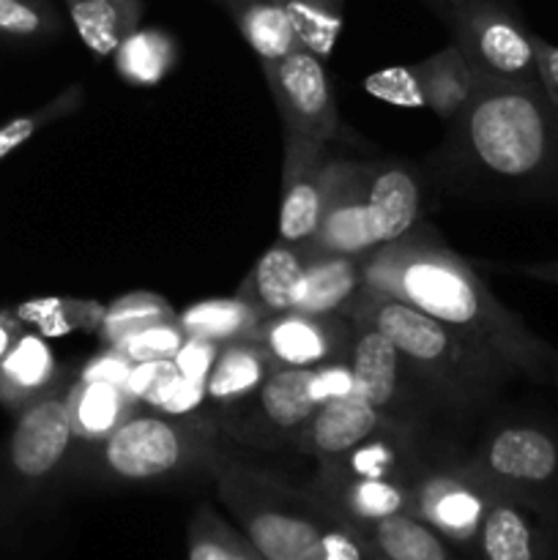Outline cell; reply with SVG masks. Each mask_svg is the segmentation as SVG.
<instances>
[{"label": "cell", "instance_id": "46", "mask_svg": "<svg viewBox=\"0 0 558 560\" xmlns=\"http://www.w3.org/2000/svg\"><path fill=\"white\" fill-rule=\"evenodd\" d=\"M520 273L531 279H539V282L547 284H558V260H547V262H534V266H523Z\"/></svg>", "mask_w": 558, "mask_h": 560}, {"label": "cell", "instance_id": "23", "mask_svg": "<svg viewBox=\"0 0 558 560\" xmlns=\"http://www.w3.org/2000/svg\"><path fill=\"white\" fill-rule=\"evenodd\" d=\"M301 273H304V255L301 246L277 241L266 255L252 268L244 284V299L260 312L263 317L290 312L295 304Z\"/></svg>", "mask_w": 558, "mask_h": 560}, {"label": "cell", "instance_id": "6", "mask_svg": "<svg viewBox=\"0 0 558 560\" xmlns=\"http://www.w3.org/2000/svg\"><path fill=\"white\" fill-rule=\"evenodd\" d=\"M465 463L496 490L528 503L547 523H558V430L531 421L503 424Z\"/></svg>", "mask_w": 558, "mask_h": 560}, {"label": "cell", "instance_id": "43", "mask_svg": "<svg viewBox=\"0 0 558 560\" xmlns=\"http://www.w3.org/2000/svg\"><path fill=\"white\" fill-rule=\"evenodd\" d=\"M131 361L126 359L120 350L107 348L104 353H98L96 359H91L85 364V370L80 372L82 383H115V386H126V377H129Z\"/></svg>", "mask_w": 558, "mask_h": 560}, {"label": "cell", "instance_id": "17", "mask_svg": "<svg viewBox=\"0 0 558 560\" xmlns=\"http://www.w3.org/2000/svg\"><path fill=\"white\" fill-rule=\"evenodd\" d=\"M337 517L367 528L381 520L410 514V485L397 479H350L317 470V479L310 487Z\"/></svg>", "mask_w": 558, "mask_h": 560}, {"label": "cell", "instance_id": "40", "mask_svg": "<svg viewBox=\"0 0 558 560\" xmlns=\"http://www.w3.org/2000/svg\"><path fill=\"white\" fill-rule=\"evenodd\" d=\"M219 350H222V345L208 342V339L200 337H186L184 345L178 348V353L173 355V364L181 375L206 386L208 375H211L213 364H217L219 359Z\"/></svg>", "mask_w": 558, "mask_h": 560}, {"label": "cell", "instance_id": "33", "mask_svg": "<svg viewBox=\"0 0 558 560\" xmlns=\"http://www.w3.org/2000/svg\"><path fill=\"white\" fill-rule=\"evenodd\" d=\"M104 315H107V306L80 299H33L16 310L22 323L36 326L47 339L66 337L71 331H98Z\"/></svg>", "mask_w": 558, "mask_h": 560}, {"label": "cell", "instance_id": "44", "mask_svg": "<svg viewBox=\"0 0 558 560\" xmlns=\"http://www.w3.org/2000/svg\"><path fill=\"white\" fill-rule=\"evenodd\" d=\"M534 38V55H536V71H539V82L545 96L558 107V44L545 42L539 36Z\"/></svg>", "mask_w": 558, "mask_h": 560}, {"label": "cell", "instance_id": "26", "mask_svg": "<svg viewBox=\"0 0 558 560\" xmlns=\"http://www.w3.org/2000/svg\"><path fill=\"white\" fill-rule=\"evenodd\" d=\"M427 107L452 124L479 91L476 74L454 44L419 63Z\"/></svg>", "mask_w": 558, "mask_h": 560}, {"label": "cell", "instance_id": "4", "mask_svg": "<svg viewBox=\"0 0 558 560\" xmlns=\"http://www.w3.org/2000/svg\"><path fill=\"white\" fill-rule=\"evenodd\" d=\"M211 474L222 506L266 560H304L339 520L312 490H295L235 459L219 457Z\"/></svg>", "mask_w": 558, "mask_h": 560}, {"label": "cell", "instance_id": "32", "mask_svg": "<svg viewBox=\"0 0 558 560\" xmlns=\"http://www.w3.org/2000/svg\"><path fill=\"white\" fill-rule=\"evenodd\" d=\"M239 25L249 47L255 49L263 63H274L301 47L295 27L290 22L288 11L279 3H266V0H252L239 11Z\"/></svg>", "mask_w": 558, "mask_h": 560}, {"label": "cell", "instance_id": "25", "mask_svg": "<svg viewBox=\"0 0 558 560\" xmlns=\"http://www.w3.org/2000/svg\"><path fill=\"white\" fill-rule=\"evenodd\" d=\"M77 36L98 58L115 55L126 36L137 31L140 0H66Z\"/></svg>", "mask_w": 558, "mask_h": 560}, {"label": "cell", "instance_id": "2", "mask_svg": "<svg viewBox=\"0 0 558 560\" xmlns=\"http://www.w3.org/2000/svg\"><path fill=\"white\" fill-rule=\"evenodd\" d=\"M452 175L501 191H558V107L545 91L485 85L452 120Z\"/></svg>", "mask_w": 558, "mask_h": 560}, {"label": "cell", "instance_id": "31", "mask_svg": "<svg viewBox=\"0 0 558 560\" xmlns=\"http://www.w3.org/2000/svg\"><path fill=\"white\" fill-rule=\"evenodd\" d=\"M115 69L129 85H159L175 66V42L164 31H135L115 49Z\"/></svg>", "mask_w": 558, "mask_h": 560}, {"label": "cell", "instance_id": "16", "mask_svg": "<svg viewBox=\"0 0 558 560\" xmlns=\"http://www.w3.org/2000/svg\"><path fill=\"white\" fill-rule=\"evenodd\" d=\"M392 421L394 419H388L383 410L361 399L359 394H348V397L323 402L306 421L304 430L295 435L293 448L323 463V459H334L356 448Z\"/></svg>", "mask_w": 558, "mask_h": 560}, {"label": "cell", "instance_id": "10", "mask_svg": "<svg viewBox=\"0 0 558 560\" xmlns=\"http://www.w3.org/2000/svg\"><path fill=\"white\" fill-rule=\"evenodd\" d=\"M263 69L277 98L284 131L315 142H328L337 135V104H334L332 82L317 55L299 47L282 60L263 63Z\"/></svg>", "mask_w": 558, "mask_h": 560}, {"label": "cell", "instance_id": "30", "mask_svg": "<svg viewBox=\"0 0 558 560\" xmlns=\"http://www.w3.org/2000/svg\"><path fill=\"white\" fill-rule=\"evenodd\" d=\"M186 560H266L213 506L202 503L186 530Z\"/></svg>", "mask_w": 558, "mask_h": 560}, {"label": "cell", "instance_id": "3", "mask_svg": "<svg viewBox=\"0 0 558 560\" xmlns=\"http://www.w3.org/2000/svg\"><path fill=\"white\" fill-rule=\"evenodd\" d=\"M342 315L356 326H372L386 334L403 355L410 377L427 383L452 402H481L509 377H518V372L487 345L364 284Z\"/></svg>", "mask_w": 558, "mask_h": 560}, {"label": "cell", "instance_id": "1", "mask_svg": "<svg viewBox=\"0 0 558 560\" xmlns=\"http://www.w3.org/2000/svg\"><path fill=\"white\" fill-rule=\"evenodd\" d=\"M361 284L487 345L518 377L558 386V350L536 337L487 290L463 257L432 235L410 230L372 249L361 260Z\"/></svg>", "mask_w": 558, "mask_h": 560}, {"label": "cell", "instance_id": "37", "mask_svg": "<svg viewBox=\"0 0 558 560\" xmlns=\"http://www.w3.org/2000/svg\"><path fill=\"white\" fill-rule=\"evenodd\" d=\"M206 397V386L184 377L173 364V370L146 394L142 405H148V408L164 416H189L197 413V408H200Z\"/></svg>", "mask_w": 558, "mask_h": 560}, {"label": "cell", "instance_id": "13", "mask_svg": "<svg viewBox=\"0 0 558 560\" xmlns=\"http://www.w3.org/2000/svg\"><path fill=\"white\" fill-rule=\"evenodd\" d=\"M326 142L284 131L282 208H279V241L304 246L321 222L323 189H326Z\"/></svg>", "mask_w": 558, "mask_h": 560}, {"label": "cell", "instance_id": "29", "mask_svg": "<svg viewBox=\"0 0 558 560\" xmlns=\"http://www.w3.org/2000/svg\"><path fill=\"white\" fill-rule=\"evenodd\" d=\"M55 370V355L44 337L25 334L0 359V399L14 405L44 392L53 383Z\"/></svg>", "mask_w": 558, "mask_h": 560}, {"label": "cell", "instance_id": "35", "mask_svg": "<svg viewBox=\"0 0 558 560\" xmlns=\"http://www.w3.org/2000/svg\"><path fill=\"white\" fill-rule=\"evenodd\" d=\"M173 320H178V315H175L173 306H170L162 295L129 293L120 295L115 304L107 306V315H104L98 334H102V339L107 342V348H115L120 339L131 337V334L142 331V328Z\"/></svg>", "mask_w": 558, "mask_h": 560}, {"label": "cell", "instance_id": "15", "mask_svg": "<svg viewBox=\"0 0 558 560\" xmlns=\"http://www.w3.org/2000/svg\"><path fill=\"white\" fill-rule=\"evenodd\" d=\"M550 525L528 503L496 490L476 547L481 560H550Z\"/></svg>", "mask_w": 558, "mask_h": 560}, {"label": "cell", "instance_id": "47", "mask_svg": "<svg viewBox=\"0 0 558 560\" xmlns=\"http://www.w3.org/2000/svg\"><path fill=\"white\" fill-rule=\"evenodd\" d=\"M11 345H14V323L0 315V359L9 353Z\"/></svg>", "mask_w": 558, "mask_h": 560}, {"label": "cell", "instance_id": "38", "mask_svg": "<svg viewBox=\"0 0 558 560\" xmlns=\"http://www.w3.org/2000/svg\"><path fill=\"white\" fill-rule=\"evenodd\" d=\"M304 560H377V552L364 528L339 517Z\"/></svg>", "mask_w": 558, "mask_h": 560}, {"label": "cell", "instance_id": "20", "mask_svg": "<svg viewBox=\"0 0 558 560\" xmlns=\"http://www.w3.org/2000/svg\"><path fill=\"white\" fill-rule=\"evenodd\" d=\"M321 470L334 476H350V479H397L414 485L421 468L414 463L408 432H403L392 421L350 452L334 459H323Z\"/></svg>", "mask_w": 558, "mask_h": 560}, {"label": "cell", "instance_id": "45", "mask_svg": "<svg viewBox=\"0 0 558 560\" xmlns=\"http://www.w3.org/2000/svg\"><path fill=\"white\" fill-rule=\"evenodd\" d=\"M55 109H49V113H55ZM47 115H25V118H14V120H9L5 126H0V162H3L9 153H14L22 142L31 140V137L38 131V126L44 124V118H47Z\"/></svg>", "mask_w": 558, "mask_h": 560}, {"label": "cell", "instance_id": "8", "mask_svg": "<svg viewBox=\"0 0 558 560\" xmlns=\"http://www.w3.org/2000/svg\"><path fill=\"white\" fill-rule=\"evenodd\" d=\"M317 408L321 405L312 397V370L274 366L257 392L219 408V427L246 446H293L295 435Z\"/></svg>", "mask_w": 558, "mask_h": 560}, {"label": "cell", "instance_id": "5", "mask_svg": "<svg viewBox=\"0 0 558 560\" xmlns=\"http://www.w3.org/2000/svg\"><path fill=\"white\" fill-rule=\"evenodd\" d=\"M213 424L189 416L135 413L98 443L93 476L118 485H151L197 468H213Z\"/></svg>", "mask_w": 558, "mask_h": 560}, {"label": "cell", "instance_id": "19", "mask_svg": "<svg viewBox=\"0 0 558 560\" xmlns=\"http://www.w3.org/2000/svg\"><path fill=\"white\" fill-rule=\"evenodd\" d=\"M348 361L353 372V394L383 413L397 405L403 394V377H410V372L386 334L372 326H356Z\"/></svg>", "mask_w": 558, "mask_h": 560}, {"label": "cell", "instance_id": "21", "mask_svg": "<svg viewBox=\"0 0 558 560\" xmlns=\"http://www.w3.org/2000/svg\"><path fill=\"white\" fill-rule=\"evenodd\" d=\"M304 273L295 290V312L328 315L342 312L361 288V257L304 252Z\"/></svg>", "mask_w": 558, "mask_h": 560}, {"label": "cell", "instance_id": "28", "mask_svg": "<svg viewBox=\"0 0 558 560\" xmlns=\"http://www.w3.org/2000/svg\"><path fill=\"white\" fill-rule=\"evenodd\" d=\"M364 530L383 560H454L449 541L414 514H397Z\"/></svg>", "mask_w": 558, "mask_h": 560}, {"label": "cell", "instance_id": "42", "mask_svg": "<svg viewBox=\"0 0 558 560\" xmlns=\"http://www.w3.org/2000/svg\"><path fill=\"white\" fill-rule=\"evenodd\" d=\"M353 394V372L348 359L328 361V364L312 366V397L317 405Z\"/></svg>", "mask_w": 558, "mask_h": 560}, {"label": "cell", "instance_id": "14", "mask_svg": "<svg viewBox=\"0 0 558 560\" xmlns=\"http://www.w3.org/2000/svg\"><path fill=\"white\" fill-rule=\"evenodd\" d=\"M71 421L66 397H44L20 416L11 435V468L25 481L47 479L60 468L71 446Z\"/></svg>", "mask_w": 558, "mask_h": 560}, {"label": "cell", "instance_id": "27", "mask_svg": "<svg viewBox=\"0 0 558 560\" xmlns=\"http://www.w3.org/2000/svg\"><path fill=\"white\" fill-rule=\"evenodd\" d=\"M263 315L244 299H211L189 306L184 315H178L181 328L186 337H200L208 342L230 345L239 339L255 337Z\"/></svg>", "mask_w": 558, "mask_h": 560}, {"label": "cell", "instance_id": "9", "mask_svg": "<svg viewBox=\"0 0 558 560\" xmlns=\"http://www.w3.org/2000/svg\"><path fill=\"white\" fill-rule=\"evenodd\" d=\"M410 514L443 536L449 545H476L496 487L468 463L421 468L410 485Z\"/></svg>", "mask_w": 558, "mask_h": 560}, {"label": "cell", "instance_id": "12", "mask_svg": "<svg viewBox=\"0 0 558 560\" xmlns=\"http://www.w3.org/2000/svg\"><path fill=\"white\" fill-rule=\"evenodd\" d=\"M301 249L317 252V255L361 257V260L372 249H377L370 217H367L364 164L328 162L321 222H317L315 235Z\"/></svg>", "mask_w": 558, "mask_h": 560}, {"label": "cell", "instance_id": "34", "mask_svg": "<svg viewBox=\"0 0 558 560\" xmlns=\"http://www.w3.org/2000/svg\"><path fill=\"white\" fill-rule=\"evenodd\" d=\"M279 3L288 11L301 47L326 60L342 31L345 0H279Z\"/></svg>", "mask_w": 558, "mask_h": 560}, {"label": "cell", "instance_id": "7", "mask_svg": "<svg viewBox=\"0 0 558 560\" xmlns=\"http://www.w3.org/2000/svg\"><path fill=\"white\" fill-rule=\"evenodd\" d=\"M454 47L468 60L479 88L514 85L542 91L534 38L523 22L490 0H468L454 11Z\"/></svg>", "mask_w": 558, "mask_h": 560}, {"label": "cell", "instance_id": "11", "mask_svg": "<svg viewBox=\"0 0 558 560\" xmlns=\"http://www.w3.org/2000/svg\"><path fill=\"white\" fill-rule=\"evenodd\" d=\"M356 326L342 312L310 315V312H279L263 317L255 342L271 355L277 366H321L348 359Z\"/></svg>", "mask_w": 558, "mask_h": 560}, {"label": "cell", "instance_id": "22", "mask_svg": "<svg viewBox=\"0 0 558 560\" xmlns=\"http://www.w3.org/2000/svg\"><path fill=\"white\" fill-rule=\"evenodd\" d=\"M140 405L126 394L124 386L115 383H77L66 394V410H69L71 432L80 441L102 443L124 424L129 416L137 413Z\"/></svg>", "mask_w": 558, "mask_h": 560}, {"label": "cell", "instance_id": "24", "mask_svg": "<svg viewBox=\"0 0 558 560\" xmlns=\"http://www.w3.org/2000/svg\"><path fill=\"white\" fill-rule=\"evenodd\" d=\"M274 361L255 339H239V342L222 345L219 359L206 381V394L213 405L224 408L230 402L249 397L263 386Z\"/></svg>", "mask_w": 558, "mask_h": 560}, {"label": "cell", "instance_id": "49", "mask_svg": "<svg viewBox=\"0 0 558 560\" xmlns=\"http://www.w3.org/2000/svg\"><path fill=\"white\" fill-rule=\"evenodd\" d=\"M550 560H558V558H550Z\"/></svg>", "mask_w": 558, "mask_h": 560}, {"label": "cell", "instance_id": "39", "mask_svg": "<svg viewBox=\"0 0 558 560\" xmlns=\"http://www.w3.org/2000/svg\"><path fill=\"white\" fill-rule=\"evenodd\" d=\"M364 88L372 96L397 104V107H427L419 66H397V69L377 71V74L367 77Z\"/></svg>", "mask_w": 558, "mask_h": 560}, {"label": "cell", "instance_id": "36", "mask_svg": "<svg viewBox=\"0 0 558 560\" xmlns=\"http://www.w3.org/2000/svg\"><path fill=\"white\" fill-rule=\"evenodd\" d=\"M184 339L186 334L178 320L156 323V326H148L142 331L131 334V337L120 339L115 350H120L131 364H140V361H167L178 353Z\"/></svg>", "mask_w": 558, "mask_h": 560}, {"label": "cell", "instance_id": "48", "mask_svg": "<svg viewBox=\"0 0 558 560\" xmlns=\"http://www.w3.org/2000/svg\"><path fill=\"white\" fill-rule=\"evenodd\" d=\"M377 560H383V558H381V556H377Z\"/></svg>", "mask_w": 558, "mask_h": 560}, {"label": "cell", "instance_id": "41", "mask_svg": "<svg viewBox=\"0 0 558 560\" xmlns=\"http://www.w3.org/2000/svg\"><path fill=\"white\" fill-rule=\"evenodd\" d=\"M44 25H47V16L31 0H0V33H5V36H38Z\"/></svg>", "mask_w": 558, "mask_h": 560}, {"label": "cell", "instance_id": "18", "mask_svg": "<svg viewBox=\"0 0 558 560\" xmlns=\"http://www.w3.org/2000/svg\"><path fill=\"white\" fill-rule=\"evenodd\" d=\"M367 217L377 246L392 244L416 228L419 219V184L410 170L397 164H364Z\"/></svg>", "mask_w": 558, "mask_h": 560}]
</instances>
